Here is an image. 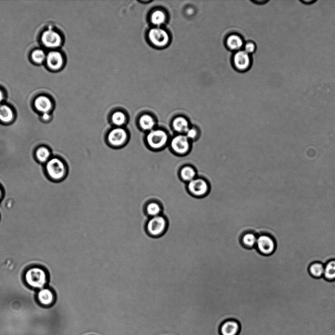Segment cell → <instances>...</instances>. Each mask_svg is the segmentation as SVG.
<instances>
[{
	"label": "cell",
	"instance_id": "26",
	"mask_svg": "<svg viewBox=\"0 0 335 335\" xmlns=\"http://www.w3.org/2000/svg\"><path fill=\"white\" fill-rule=\"evenodd\" d=\"M126 118L122 112H116L112 116V121L117 126H121L126 122Z\"/></svg>",
	"mask_w": 335,
	"mask_h": 335
},
{
	"label": "cell",
	"instance_id": "9",
	"mask_svg": "<svg viewBox=\"0 0 335 335\" xmlns=\"http://www.w3.org/2000/svg\"><path fill=\"white\" fill-rule=\"evenodd\" d=\"M127 138L126 131L120 127L112 130L108 134V140L111 145L120 146L123 145Z\"/></svg>",
	"mask_w": 335,
	"mask_h": 335
},
{
	"label": "cell",
	"instance_id": "19",
	"mask_svg": "<svg viewBox=\"0 0 335 335\" xmlns=\"http://www.w3.org/2000/svg\"><path fill=\"white\" fill-rule=\"evenodd\" d=\"M139 124L143 130L151 131L155 127V122L151 116L144 115L139 119Z\"/></svg>",
	"mask_w": 335,
	"mask_h": 335
},
{
	"label": "cell",
	"instance_id": "30",
	"mask_svg": "<svg viewBox=\"0 0 335 335\" xmlns=\"http://www.w3.org/2000/svg\"><path fill=\"white\" fill-rule=\"evenodd\" d=\"M255 49V45L253 43H248L245 46V51L248 54L253 53Z\"/></svg>",
	"mask_w": 335,
	"mask_h": 335
},
{
	"label": "cell",
	"instance_id": "29",
	"mask_svg": "<svg viewBox=\"0 0 335 335\" xmlns=\"http://www.w3.org/2000/svg\"><path fill=\"white\" fill-rule=\"evenodd\" d=\"M185 135L190 141L195 140L198 137V130L196 128L191 126V127Z\"/></svg>",
	"mask_w": 335,
	"mask_h": 335
},
{
	"label": "cell",
	"instance_id": "22",
	"mask_svg": "<svg viewBox=\"0 0 335 335\" xmlns=\"http://www.w3.org/2000/svg\"><path fill=\"white\" fill-rule=\"evenodd\" d=\"M310 275L314 278H320L323 276L324 265L319 262L312 264L309 269Z\"/></svg>",
	"mask_w": 335,
	"mask_h": 335
},
{
	"label": "cell",
	"instance_id": "31",
	"mask_svg": "<svg viewBox=\"0 0 335 335\" xmlns=\"http://www.w3.org/2000/svg\"><path fill=\"white\" fill-rule=\"evenodd\" d=\"M300 1L305 5H311L316 1V0H300Z\"/></svg>",
	"mask_w": 335,
	"mask_h": 335
},
{
	"label": "cell",
	"instance_id": "3",
	"mask_svg": "<svg viewBox=\"0 0 335 335\" xmlns=\"http://www.w3.org/2000/svg\"><path fill=\"white\" fill-rule=\"evenodd\" d=\"M209 185L207 181L201 178H195L188 183V189L190 195L195 198L201 199L208 195Z\"/></svg>",
	"mask_w": 335,
	"mask_h": 335
},
{
	"label": "cell",
	"instance_id": "10",
	"mask_svg": "<svg viewBox=\"0 0 335 335\" xmlns=\"http://www.w3.org/2000/svg\"><path fill=\"white\" fill-rule=\"evenodd\" d=\"M42 41L47 47L56 48L61 45L62 39L57 33L49 30L43 34Z\"/></svg>",
	"mask_w": 335,
	"mask_h": 335
},
{
	"label": "cell",
	"instance_id": "25",
	"mask_svg": "<svg viewBox=\"0 0 335 335\" xmlns=\"http://www.w3.org/2000/svg\"><path fill=\"white\" fill-rule=\"evenodd\" d=\"M165 20V14L161 11H156L151 15V21L154 25L159 26L163 24Z\"/></svg>",
	"mask_w": 335,
	"mask_h": 335
},
{
	"label": "cell",
	"instance_id": "23",
	"mask_svg": "<svg viewBox=\"0 0 335 335\" xmlns=\"http://www.w3.org/2000/svg\"><path fill=\"white\" fill-rule=\"evenodd\" d=\"M161 206L157 202H150L146 207V213L151 217L161 215L162 212Z\"/></svg>",
	"mask_w": 335,
	"mask_h": 335
},
{
	"label": "cell",
	"instance_id": "27",
	"mask_svg": "<svg viewBox=\"0 0 335 335\" xmlns=\"http://www.w3.org/2000/svg\"><path fill=\"white\" fill-rule=\"evenodd\" d=\"M50 155L49 151L45 147H41L38 149L36 156L38 159L41 162L46 161Z\"/></svg>",
	"mask_w": 335,
	"mask_h": 335
},
{
	"label": "cell",
	"instance_id": "17",
	"mask_svg": "<svg viewBox=\"0 0 335 335\" xmlns=\"http://www.w3.org/2000/svg\"><path fill=\"white\" fill-rule=\"evenodd\" d=\"M180 175L183 181L189 183L196 178L197 173L193 167L186 165L181 169Z\"/></svg>",
	"mask_w": 335,
	"mask_h": 335
},
{
	"label": "cell",
	"instance_id": "21",
	"mask_svg": "<svg viewBox=\"0 0 335 335\" xmlns=\"http://www.w3.org/2000/svg\"><path fill=\"white\" fill-rule=\"evenodd\" d=\"M323 277L329 281L335 280V260H332L324 266Z\"/></svg>",
	"mask_w": 335,
	"mask_h": 335
},
{
	"label": "cell",
	"instance_id": "6",
	"mask_svg": "<svg viewBox=\"0 0 335 335\" xmlns=\"http://www.w3.org/2000/svg\"><path fill=\"white\" fill-rule=\"evenodd\" d=\"M171 147L174 152L179 155H185L190 149V140L185 135L178 134L171 141Z\"/></svg>",
	"mask_w": 335,
	"mask_h": 335
},
{
	"label": "cell",
	"instance_id": "4",
	"mask_svg": "<svg viewBox=\"0 0 335 335\" xmlns=\"http://www.w3.org/2000/svg\"><path fill=\"white\" fill-rule=\"evenodd\" d=\"M168 139V135L161 129L152 130L147 136L148 144L154 149H160L164 147L167 144Z\"/></svg>",
	"mask_w": 335,
	"mask_h": 335
},
{
	"label": "cell",
	"instance_id": "33",
	"mask_svg": "<svg viewBox=\"0 0 335 335\" xmlns=\"http://www.w3.org/2000/svg\"><path fill=\"white\" fill-rule=\"evenodd\" d=\"M43 118L44 119L48 120L49 118V116L47 114H44Z\"/></svg>",
	"mask_w": 335,
	"mask_h": 335
},
{
	"label": "cell",
	"instance_id": "16",
	"mask_svg": "<svg viewBox=\"0 0 335 335\" xmlns=\"http://www.w3.org/2000/svg\"><path fill=\"white\" fill-rule=\"evenodd\" d=\"M35 105L38 111L44 114H47L52 107V103L50 100L44 96H41L35 100Z\"/></svg>",
	"mask_w": 335,
	"mask_h": 335
},
{
	"label": "cell",
	"instance_id": "1",
	"mask_svg": "<svg viewBox=\"0 0 335 335\" xmlns=\"http://www.w3.org/2000/svg\"><path fill=\"white\" fill-rule=\"evenodd\" d=\"M168 227V222L163 215L151 217L146 225V230L151 236L160 238L166 232Z\"/></svg>",
	"mask_w": 335,
	"mask_h": 335
},
{
	"label": "cell",
	"instance_id": "34",
	"mask_svg": "<svg viewBox=\"0 0 335 335\" xmlns=\"http://www.w3.org/2000/svg\"><path fill=\"white\" fill-rule=\"evenodd\" d=\"M1 191L0 190V197H1Z\"/></svg>",
	"mask_w": 335,
	"mask_h": 335
},
{
	"label": "cell",
	"instance_id": "32",
	"mask_svg": "<svg viewBox=\"0 0 335 335\" xmlns=\"http://www.w3.org/2000/svg\"><path fill=\"white\" fill-rule=\"evenodd\" d=\"M3 94L1 90H0V103L3 100Z\"/></svg>",
	"mask_w": 335,
	"mask_h": 335
},
{
	"label": "cell",
	"instance_id": "8",
	"mask_svg": "<svg viewBox=\"0 0 335 335\" xmlns=\"http://www.w3.org/2000/svg\"><path fill=\"white\" fill-rule=\"evenodd\" d=\"M151 42L158 47L166 46L169 42V36L165 30L160 28L152 29L149 33Z\"/></svg>",
	"mask_w": 335,
	"mask_h": 335
},
{
	"label": "cell",
	"instance_id": "14",
	"mask_svg": "<svg viewBox=\"0 0 335 335\" xmlns=\"http://www.w3.org/2000/svg\"><path fill=\"white\" fill-rule=\"evenodd\" d=\"M47 63L48 66L53 70L60 69L63 64L62 55L58 52H50L47 57Z\"/></svg>",
	"mask_w": 335,
	"mask_h": 335
},
{
	"label": "cell",
	"instance_id": "11",
	"mask_svg": "<svg viewBox=\"0 0 335 335\" xmlns=\"http://www.w3.org/2000/svg\"><path fill=\"white\" fill-rule=\"evenodd\" d=\"M239 323L235 320H228L224 322L220 327L221 335H237L240 331Z\"/></svg>",
	"mask_w": 335,
	"mask_h": 335
},
{
	"label": "cell",
	"instance_id": "18",
	"mask_svg": "<svg viewBox=\"0 0 335 335\" xmlns=\"http://www.w3.org/2000/svg\"><path fill=\"white\" fill-rule=\"evenodd\" d=\"M258 236L252 232H247L241 237V242L246 248H253L256 247Z\"/></svg>",
	"mask_w": 335,
	"mask_h": 335
},
{
	"label": "cell",
	"instance_id": "2",
	"mask_svg": "<svg viewBox=\"0 0 335 335\" xmlns=\"http://www.w3.org/2000/svg\"><path fill=\"white\" fill-rule=\"evenodd\" d=\"M25 279L29 286L37 289L42 288L47 282L45 272L39 268H33L29 270L26 274Z\"/></svg>",
	"mask_w": 335,
	"mask_h": 335
},
{
	"label": "cell",
	"instance_id": "20",
	"mask_svg": "<svg viewBox=\"0 0 335 335\" xmlns=\"http://www.w3.org/2000/svg\"><path fill=\"white\" fill-rule=\"evenodd\" d=\"M14 114L12 110L7 105L0 106V120L4 123H9L12 121Z\"/></svg>",
	"mask_w": 335,
	"mask_h": 335
},
{
	"label": "cell",
	"instance_id": "15",
	"mask_svg": "<svg viewBox=\"0 0 335 335\" xmlns=\"http://www.w3.org/2000/svg\"><path fill=\"white\" fill-rule=\"evenodd\" d=\"M38 300L41 304L44 307L50 306L54 301L53 293L48 289H42L38 293Z\"/></svg>",
	"mask_w": 335,
	"mask_h": 335
},
{
	"label": "cell",
	"instance_id": "13",
	"mask_svg": "<svg viewBox=\"0 0 335 335\" xmlns=\"http://www.w3.org/2000/svg\"><path fill=\"white\" fill-rule=\"evenodd\" d=\"M233 60L235 66L241 70L248 68L250 63L249 55L245 51L237 52L234 56Z\"/></svg>",
	"mask_w": 335,
	"mask_h": 335
},
{
	"label": "cell",
	"instance_id": "7",
	"mask_svg": "<svg viewBox=\"0 0 335 335\" xmlns=\"http://www.w3.org/2000/svg\"><path fill=\"white\" fill-rule=\"evenodd\" d=\"M46 170L49 176L54 180L63 178L65 171L63 163L57 158H53L47 162Z\"/></svg>",
	"mask_w": 335,
	"mask_h": 335
},
{
	"label": "cell",
	"instance_id": "28",
	"mask_svg": "<svg viewBox=\"0 0 335 335\" xmlns=\"http://www.w3.org/2000/svg\"><path fill=\"white\" fill-rule=\"evenodd\" d=\"M32 58L36 63H41L45 59V54L42 50H36L33 52Z\"/></svg>",
	"mask_w": 335,
	"mask_h": 335
},
{
	"label": "cell",
	"instance_id": "24",
	"mask_svg": "<svg viewBox=\"0 0 335 335\" xmlns=\"http://www.w3.org/2000/svg\"><path fill=\"white\" fill-rule=\"evenodd\" d=\"M227 43L228 47L233 50L240 49L243 46V41L241 38L237 35H231L227 39Z\"/></svg>",
	"mask_w": 335,
	"mask_h": 335
},
{
	"label": "cell",
	"instance_id": "12",
	"mask_svg": "<svg viewBox=\"0 0 335 335\" xmlns=\"http://www.w3.org/2000/svg\"><path fill=\"white\" fill-rule=\"evenodd\" d=\"M174 130L178 134L185 135L191 127L190 122L185 117L180 116L175 118L172 122Z\"/></svg>",
	"mask_w": 335,
	"mask_h": 335
},
{
	"label": "cell",
	"instance_id": "5",
	"mask_svg": "<svg viewBox=\"0 0 335 335\" xmlns=\"http://www.w3.org/2000/svg\"><path fill=\"white\" fill-rule=\"evenodd\" d=\"M256 248L262 255L270 256L275 250V241L268 235H261L258 236Z\"/></svg>",
	"mask_w": 335,
	"mask_h": 335
}]
</instances>
